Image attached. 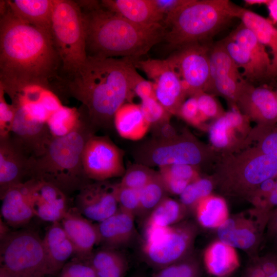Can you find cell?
<instances>
[{"label":"cell","mask_w":277,"mask_h":277,"mask_svg":"<svg viewBox=\"0 0 277 277\" xmlns=\"http://www.w3.org/2000/svg\"><path fill=\"white\" fill-rule=\"evenodd\" d=\"M235 17L250 29L260 42L271 51V66L269 80L277 77V28L270 19L249 10L238 7Z\"/></svg>","instance_id":"d4e9b609"},{"label":"cell","mask_w":277,"mask_h":277,"mask_svg":"<svg viewBox=\"0 0 277 277\" xmlns=\"http://www.w3.org/2000/svg\"><path fill=\"white\" fill-rule=\"evenodd\" d=\"M105 8L139 26L162 25L164 17L155 8L152 0H103Z\"/></svg>","instance_id":"44dd1931"},{"label":"cell","mask_w":277,"mask_h":277,"mask_svg":"<svg viewBox=\"0 0 277 277\" xmlns=\"http://www.w3.org/2000/svg\"><path fill=\"white\" fill-rule=\"evenodd\" d=\"M130 76L134 94L138 96L141 100L151 97L155 98L152 82L144 79L137 72L134 63L130 68Z\"/></svg>","instance_id":"f6af8a7d"},{"label":"cell","mask_w":277,"mask_h":277,"mask_svg":"<svg viewBox=\"0 0 277 277\" xmlns=\"http://www.w3.org/2000/svg\"><path fill=\"white\" fill-rule=\"evenodd\" d=\"M247 51L254 68L256 82L269 80L271 58L255 34L242 23L228 36Z\"/></svg>","instance_id":"cb8c5ba5"},{"label":"cell","mask_w":277,"mask_h":277,"mask_svg":"<svg viewBox=\"0 0 277 277\" xmlns=\"http://www.w3.org/2000/svg\"><path fill=\"white\" fill-rule=\"evenodd\" d=\"M134 59L87 56L71 76L63 79L59 97H72L96 128L114 124L117 111L134 95L130 70Z\"/></svg>","instance_id":"7a4b0ae2"},{"label":"cell","mask_w":277,"mask_h":277,"mask_svg":"<svg viewBox=\"0 0 277 277\" xmlns=\"http://www.w3.org/2000/svg\"><path fill=\"white\" fill-rule=\"evenodd\" d=\"M270 20L277 28V0H269L267 4Z\"/></svg>","instance_id":"11a10c76"},{"label":"cell","mask_w":277,"mask_h":277,"mask_svg":"<svg viewBox=\"0 0 277 277\" xmlns=\"http://www.w3.org/2000/svg\"><path fill=\"white\" fill-rule=\"evenodd\" d=\"M276 178L270 179L262 182L249 198L248 201L251 203L254 208L259 209L263 208L266 201L273 190Z\"/></svg>","instance_id":"c3c4849f"},{"label":"cell","mask_w":277,"mask_h":277,"mask_svg":"<svg viewBox=\"0 0 277 277\" xmlns=\"http://www.w3.org/2000/svg\"><path fill=\"white\" fill-rule=\"evenodd\" d=\"M167 192L159 174H156L140 190V204L138 215L147 216L166 197Z\"/></svg>","instance_id":"d590c367"},{"label":"cell","mask_w":277,"mask_h":277,"mask_svg":"<svg viewBox=\"0 0 277 277\" xmlns=\"http://www.w3.org/2000/svg\"><path fill=\"white\" fill-rule=\"evenodd\" d=\"M60 222L73 246L75 258L88 261L94 247L101 242L97 225L75 207L69 209Z\"/></svg>","instance_id":"ffe728a7"},{"label":"cell","mask_w":277,"mask_h":277,"mask_svg":"<svg viewBox=\"0 0 277 277\" xmlns=\"http://www.w3.org/2000/svg\"><path fill=\"white\" fill-rule=\"evenodd\" d=\"M43 243L48 275H56L74 254L73 246L60 222L52 223L45 233Z\"/></svg>","instance_id":"7402d4cb"},{"label":"cell","mask_w":277,"mask_h":277,"mask_svg":"<svg viewBox=\"0 0 277 277\" xmlns=\"http://www.w3.org/2000/svg\"><path fill=\"white\" fill-rule=\"evenodd\" d=\"M238 6L228 0H189L166 23L164 38L177 49L200 43L235 18Z\"/></svg>","instance_id":"8992f818"},{"label":"cell","mask_w":277,"mask_h":277,"mask_svg":"<svg viewBox=\"0 0 277 277\" xmlns=\"http://www.w3.org/2000/svg\"><path fill=\"white\" fill-rule=\"evenodd\" d=\"M1 200V215L10 226L25 225L34 216L25 182L9 189Z\"/></svg>","instance_id":"83f0119b"},{"label":"cell","mask_w":277,"mask_h":277,"mask_svg":"<svg viewBox=\"0 0 277 277\" xmlns=\"http://www.w3.org/2000/svg\"><path fill=\"white\" fill-rule=\"evenodd\" d=\"M277 232V208L271 213L265 230L264 242H271Z\"/></svg>","instance_id":"f5cc1de1"},{"label":"cell","mask_w":277,"mask_h":277,"mask_svg":"<svg viewBox=\"0 0 277 277\" xmlns=\"http://www.w3.org/2000/svg\"><path fill=\"white\" fill-rule=\"evenodd\" d=\"M80 118L78 109L62 106L49 117L48 125L53 137L64 136L70 132Z\"/></svg>","instance_id":"e575fe53"},{"label":"cell","mask_w":277,"mask_h":277,"mask_svg":"<svg viewBox=\"0 0 277 277\" xmlns=\"http://www.w3.org/2000/svg\"><path fill=\"white\" fill-rule=\"evenodd\" d=\"M274 92H275V96H276V102H277V87H276V90H274Z\"/></svg>","instance_id":"6125c7cd"},{"label":"cell","mask_w":277,"mask_h":277,"mask_svg":"<svg viewBox=\"0 0 277 277\" xmlns=\"http://www.w3.org/2000/svg\"><path fill=\"white\" fill-rule=\"evenodd\" d=\"M186 273L185 264L182 261H181L159 269V271L152 277H183Z\"/></svg>","instance_id":"816d5d0a"},{"label":"cell","mask_w":277,"mask_h":277,"mask_svg":"<svg viewBox=\"0 0 277 277\" xmlns=\"http://www.w3.org/2000/svg\"><path fill=\"white\" fill-rule=\"evenodd\" d=\"M187 208L181 202L166 197L148 216L146 223L168 227L175 225L185 216Z\"/></svg>","instance_id":"d6a6232c"},{"label":"cell","mask_w":277,"mask_h":277,"mask_svg":"<svg viewBox=\"0 0 277 277\" xmlns=\"http://www.w3.org/2000/svg\"><path fill=\"white\" fill-rule=\"evenodd\" d=\"M194 96L197 99L199 111L204 122L210 118L215 120L224 113L213 95L202 91Z\"/></svg>","instance_id":"60d3db41"},{"label":"cell","mask_w":277,"mask_h":277,"mask_svg":"<svg viewBox=\"0 0 277 277\" xmlns=\"http://www.w3.org/2000/svg\"><path fill=\"white\" fill-rule=\"evenodd\" d=\"M189 0H152L157 11L164 17L166 25L170 19L181 9Z\"/></svg>","instance_id":"681fc988"},{"label":"cell","mask_w":277,"mask_h":277,"mask_svg":"<svg viewBox=\"0 0 277 277\" xmlns=\"http://www.w3.org/2000/svg\"><path fill=\"white\" fill-rule=\"evenodd\" d=\"M134 216L120 209L97 224L101 242L114 248L129 243L135 234Z\"/></svg>","instance_id":"484cf974"},{"label":"cell","mask_w":277,"mask_h":277,"mask_svg":"<svg viewBox=\"0 0 277 277\" xmlns=\"http://www.w3.org/2000/svg\"><path fill=\"white\" fill-rule=\"evenodd\" d=\"M233 275L228 276H225V277H233Z\"/></svg>","instance_id":"be15d7a7"},{"label":"cell","mask_w":277,"mask_h":277,"mask_svg":"<svg viewBox=\"0 0 277 277\" xmlns=\"http://www.w3.org/2000/svg\"><path fill=\"white\" fill-rule=\"evenodd\" d=\"M244 2L246 4L249 6L254 5H267L269 2V0H245L244 1Z\"/></svg>","instance_id":"680465c9"},{"label":"cell","mask_w":277,"mask_h":277,"mask_svg":"<svg viewBox=\"0 0 277 277\" xmlns=\"http://www.w3.org/2000/svg\"><path fill=\"white\" fill-rule=\"evenodd\" d=\"M97 277H124L127 263L123 255L107 247L93 253L88 260Z\"/></svg>","instance_id":"1f68e13d"},{"label":"cell","mask_w":277,"mask_h":277,"mask_svg":"<svg viewBox=\"0 0 277 277\" xmlns=\"http://www.w3.org/2000/svg\"><path fill=\"white\" fill-rule=\"evenodd\" d=\"M62 81L51 34L19 19L1 1L0 86L10 97L31 87L54 93Z\"/></svg>","instance_id":"6da1fadb"},{"label":"cell","mask_w":277,"mask_h":277,"mask_svg":"<svg viewBox=\"0 0 277 277\" xmlns=\"http://www.w3.org/2000/svg\"><path fill=\"white\" fill-rule=\"evenodd\" d=\"M0 277H21L6 268L1 266Z\"/></svg>","instance_id":"9f6ffc18"},{"label":"cell","mask_w":277,"mask_h":277,"mask_svg":"<svg viewBox=\"0 0 277 277\" xmlns=\"http://www.w3.org/2000/svg\"><path fill=\"white\" fill-rule=\"evenodd\" d=\"M271 242L273 244V250L271 251L277 254V232Z\"/></svg>","instance_id":"91938a15"},{"label":"cell","mask_w":277,"mask_h":277,"mask_svg":"<svg viewBox=\"0 0 277 277\" xmlns=\"http://www.w3.org/2000/svg\"><path fill=\"white\" fill-rule=\"evenodd\" d=\"M10 232L6 223H4L1 219L0 222V237L1 239L4 238Z\"/></svg>","instance_id":"6f0895ef"},{"label":"cell","mask_w":277,"mask_h":277,"mask_svg":"<svg viewBox=\"0 0 277 277\" xmlns=\"http://www.w3.org/2000/svg\"><path fill=\"white\" fill-rule=\"evenodd\" d=\"M266 277H277V271L272 273V274L268 275Z\"/></svg>","instance_id":"94428289"},{"label":"cell","mask_w":277,"mask_h":277,"mask_svg":"<svg viewBox=\"0 0 277 277\" xmlns=\"http://www.w3.org/2000/svg\"><path fill=\"white\" fill-rule=\"evenodd\" d=\"M83 14L87 56L139 60L165 38L163 25L135 24L104 7L97 1H77Z\"/></svg>","instance_id":"3957f363"},{"label":"cell","mask_w":277,"mask_h":277,"mask_svg":"<svg viewBox=\"0 0 277 277\" xmlns=\"http://www.w3.org/2000/svg\"><path fill=\"white\" fill-rule=\"evenodd\" d=\"M140 106L145 119L150 125L162 122L169 113L155 97L141 100Z\"/></svg>","instance_id":"b9f144b4"},{"label":"cell","mask_w":277,"mask_h":277,"mask_svg":"<svg viewBox=\"0 0 277 277\" xmlns=\"http://www.w3.org/2000/svg\"><path fill=\"white\" fill-rule=\"evenodd\" d=\"M115 185L107 181H91L77 192L75 208L90 221L100 223L108 218L119 209Z\"/></svg>","instance_id":"ac0fdd59"},{"label":"cell","mask_w":277,"mask_h":277,"mask_svg":"<svg viewBox=\"0 0 277 277\" xmlns=\"http://www.w3.org/2000/svg\"><path fill=\"white\" fill-rule=\"evenodd\" d=\"M51 33L61 63V77H68L87 57L82 12L77 1L54 0Z\"/></svg>","instance_id":"52a82bcc"},{"label":"cell","mask_w":277,"mask_h":277,"mask_svg":"<svg viewBox=\"0 0 277 277\" xmlns=\"http://www.w3.org/2000/svg\"><path fill=\"white\" fill-rule=\"evenodd\" d=\"M32 156L11 135L0 138V198L30 179Z\"/></svg>","instance_id":"e0dca14e"},{"label":"cell","mask_w":277,"mask_h":277,"mask_svg":"<svg viewBox=\"0 0 277 277\" xmlns=\"http://www.w3.org/2000/svg\"><path fill=\"white\" fill-rule=\"evenodd\" d=\"M177 113L187 122L193 125H199L204 122L195 96H190L184 101Z\"/></svg>","instance_id":"7dc6e473"},{"label":"cell","mask_w":277,"mask_h":277,"mask_svg":"<svg viewBox=\"0 0 277 277\" xmlns=\"http://www.w3.org/2000/svg\"><path fill=\"white\" fill-rule=\"evenodd\" d=\"M5 91L0 86V138L11 134L15 116V109L8 104L5 98Z\"/></svg>","instance_id":"ee69618b"},{"label":"cell","mask_w":277,"mask_h":277,"mask_svg":"<svg viewBox=\"0 0 277 277\" xmlns=\"http://www.w3.org/2000/svg\"><path fill=\"white\" fill-rule=\"evenodd\" d=\"M156 175L146 168L136 167L130 169L126 172L119 184L126 187L140 190Z\"/></svg>","instance_id":"ab89813d"},{"label":"cell","mask_w":277,"mask_h":277,"mask_svg":"<svg viewBox=\"0 0 277 277\" xmlns=\"http://www.w3.org/2000/svg\"><path fill=\"white\" fill-rule=\"evenodd\" d=\"M78 110L80 118L76 127L66 135L53 137L42 155L32 158L30 179L50 183L68 195L92 181L84 172L82 156L87 142L97 128Z\"/></svg>","instance_id":"277c9868"},{"label":"cell","mask_w":277,"mask_h":277,"mask_svg":"<svg viewBox=\"0 0 277 277\" xmlns=\"http://www.w3.org/2000/svg\"><path fill=\"white\" fill-rule=\"evenodd\" d=\"M197 233L195 225L184 222L171 226L167 234L154 244H144L148 264L158 269L176 263L188 256Z\"/></svg>","instance_id":"7c38bea8"},{"label":"cell","mask_w":277,"mask_h":277,"mask_svg":"<svg viewBox=\"0 0 277 277\" xmlns=\"http://www.w3.org/2000/svg\"><path fill=\"white\" fill-rule=\"evenodd\" d=\"M277 271V254L271 251L251 258L240 277H266Z\"/></svg>","instance_id":"74e56055"},{"label":"cell","mask_w":277,"mask_h":277,"mask_svg":"<svg viewBox=\"0 0 277 277\" xmlns=\"http://www.w3.org/2000/svg\"><path fill=\"white\" fill-rule=\"evenodd\" d=\"M214 188L212 176L200 177L190 182L180 195V202L187 209L193 208L199 201L211 194Z\"/></svg>","instance_id":"8d00e7d4"},{"label":"cell","mask_w":277,"mask_h":277,"mask_svg":"<svg viewBox=\"0 0 277 277\" xmlns=\"http://www.w3.org/2000/svg\"><path fill=\"white\" fill-rule=\"evenodd\" d=\"M136 68L152 80L156 100L170 113H177L187 94L181 80L167 59L134 61Z\"/></svg>","instance_id":"4fadbf2b"},{"label":"cell","mask_w":277,"mask_h":277,"mask_svg":"<svg viewBox=\"0 0 277 277\" xmlns=\"http://www.w3.org/2000/svg\"><path fill=\"white\" fill-rule=\"evenodd\" d=\"M209 65L210 79L206 92L211 88L234 86L245 80L222 42L210 48Z\"/></svg>","instance_id":"603a6c76"},{"label":"cell","mask_w":277,"mask_h":277,"mask_svg":"<svg viewBox=\"0 0 277 277\" xmlns=\"http://www.w3.org/2000/svg\"><path fill=\"white\" fill-rule=\"evenodd\" d=\"M1 266L21 277L48 275L43 239L33 231L10 232L1 239Z\"/></svg>","instance_id":"ba28073f"},{"label":"cell","mask_w":277,"mask_h":277,"mask_svg":"<svg viewBox=\"0 0 277 277\" xmlns=\"http://www.w3.org/2000/svg\"><path fill=\"white\" fill-rule=\"evenodd\" d=\"M160 172L186 180L190 183L200 177L196 167L187 164H175L160 167Z\"/></svg>","instance_id":"bcb514c9"},{"label":"cell","mask_w":277,"mask_h":277,"mask_svg":"<svg viewBox=\"0 0 277 277\" xmlns=\"http://www.w3.org/2000/svg\"><path fill=\"white\" fill-rule=\"evenodd\" d=\"M199 224L207 229H217L229 217L225 200L221 196L210 194L197 202L193 208Z\"/></svg>","instance_id":"4dcf8cb0"},{"label":"cell","mask_w":277,"mask_h":277,"mask_svg":"<svg viewBox=\"0 0 277 277\" xmlns=\"http://www.w3.org/2000/svg\"><path fill=\"white\" fill-rule=\"evenodd\" d=\"M254 142L255 146L263 153L277 161V123L268 127L255 126L247 139V145Z\"/></svg>","instance_id":"836d02e7"},{"label":"cell","mask_w":277,"mask_h":277,"mask_svg":"<svg viewBox=\"0 0 277 277\" xmlns=\"http://www.w3.org/2000/svg\"><path fill=\"white\" fill-rule=\"evenodd\" d=\"M34 216L52 223L60 222L68 210V195L55 185L31 179L25 182Z\"/></svg>","instance_id":"d6986e66"},{"label":"cell","mask_w":277,"mask_h":277,"mask_svg":"<svg viewBox=\"0 0 277 277\" xmlns=\"http://www.w3.org/2000/svg\"><path fill=\"white\" fill-rule=\"evenodd\" d=\"M114 125L123 137L138 140L146 133L149 124L145 119L140 105L124 104L116 112Z\"/></svg>","instance_id":"f546056e"},{"label":"cell","mask_w":277,"mask_h":277,"mask_svg":"<svg viewBox=\"0 0 277 277\" xmlns=\"http://www.w3.org/2000/svg\"><path fill=\"white\" fill-rule=\"evenodd\" d=\"M60 277H97L88 261L74 258L67 263L60 272Z\"/></svg>","instance_id":"7bdbcfd3"},{"label":"cell","mask_w":277,"mask_h":277,"mask_svg":"<svg viewBox=\"0 0 277 277\" xmlns=\"http://www.w3.org/2000/svg\"><path fill=\"white\" fill-rule=\"evenodd\" d=\"M83 166L87 178L104 181L122 175V154L108 138L93 135L87 142L83 153Z\"/></svg>","instance_id":"5bb4252c"},{"label":"cell","mask_w":277,"mask_h":277,"mask_svg":"<svg viewBox=\"0 0 277 277\" xmlns=\"http://www.w3.org/2000/svg\"><path fill=\"white\" fill-rule=\"evenodd\" d=\"M6 1L13 14L21 21L51 33L54 0Z\"/></svg>","instance_id":"f1b7e54d"},{"label":"cell","mask_w":277,"mask_h":277,"mask_svg":"<svg viewBox=\"0 0 277 277\" xmlns=\"http://www.w3.org/2000/svg\"><path fill=\"white\" fill-rule=\"evenodd\" d=\"M235 106L256 126L268 127L277 123L275 92L267 86L255 87L245 80L239 91Z\"/></svg>","instance_id":"2e32d148"},{"label":"cell","mask_w":277,"mask_h":277,"mask_svg":"<svg viewBox=\"0 0 277 277\" xmlns=\"http://www.w3.org/2000/svg\"><path fill=\"white\" fill-rule=\"evenodd\" d=\"M159 175L166 191L173 194L180 195L190 183L186 180L174 177L165 173L160 172Z\"/></svg>","instance_id":"f907efd6"},{"label":"cell","mask_w":277,"mask_h":277,"mask_svg":"<svg viewBox=\"0 0 277 277\" xmlns=\"http://www.w3.org/2000/svg\"><path fill=\"white\" fill-rule=\"evenodd\" d=\"M115 190L119 209L134 216L138 215L140 204V190L115 184Z\"/></svg>","instance_id":"f35d334b"},{"label":"cell","mask_w":277,"mask_h":277,"mask_svg":"<svg viewBox=\"0 0 277 277\" xmlns=\"http://www.w3.org/2000/svg\"><path fill=\"white\" fill-rule=\"evenodd\" d=\"M212 177L222 195L248 201L260 184L277 177V161L249 146L220 155Z\"/></svg>","instance_id":"5b68a950"},{"label":"cell","mask_w":277,"mask_h":277,"mask_svg":"<svg viewBox=\"0 0 277 277\" xmlns=\"http://www.w3.org/2000/svg\"><path fill=\"white\" fill-rule=\"evenodd\" d=\"M277 208V177L275 180L274 188L271 194L266 201L263 208L261 210L263 211L268 216H270L272 212Z\"/></svg>","instance_id":"db71d44e"},{"label":"cell","mask_w":277,"mask_h":277,"mask_svg":"<svg viewBox=\"0 0 277 277\" xmlns=\"http://www.w3.org/2000/svg\"><path fill=\"white\" fill-rule=\"evenodd\" d=\"M220 154L211 146L201 143L189 136L174 138L151 151V162L160 167L175 164H187L195 167L212 165Z\"/></svg>","instance_id":"8fae6325"},{"label":"cell","mask_w":277,"mask_h":277,"mask_svg":"<svg viewBox=\"0 0 277 277\" xmlns=\"http://www.w3.org/2000/svg\"><path fill=\"white\" fill-rule=\"evenodd\" d=\"M203 262L206 271L214 277L233 275L240 266L235 248L219 240L206 248Z\"/></svg>","instance_id":"4316f807"},{"label":"cell","mask_w":277,"mask_h":277,"mask_svg":"<svg viewBox=\"0 0 277 277\" xmlns=\"http://www.w3.org/2000/svg\"><path fill=\"white\" fill-rule=\"evenodd\" d=\"M250 121L233 106L209 126L210 146L220 155L231 153L247 147V139L252 129Z\"/></svg>","instance_id":"9a60e30c"},{"label":"cell","mask_w":277,"mask_h":277,"mask_svg":"<svg viewBox=\"0 0 277 277\" xmlns=\"http://www.w3.org/2000/svg\"><path fill=\"white\" fill-rule=\"evenodd\" d=\"M269 219L263 211L254 207L229 216L216 229L218 240L254 257L259 255L263 243Z\"/></svg>","instance_id":"9c48e42d"},{"label":"cell","mask_w":277,"mask_h":277,"mask_svg":"<svg viewBox=\"0 0 277 277\" xmlns=\"http://www.w3.org/2000/svg\"><path fill=\"white\" fill-rule=\"evenodd\" d=\"M210 48L200 43L182 46L166 58L180 76L187 95L207 92L210 83Z\"/></svg>","instance_id":"30bf717a"}]
</instances>
